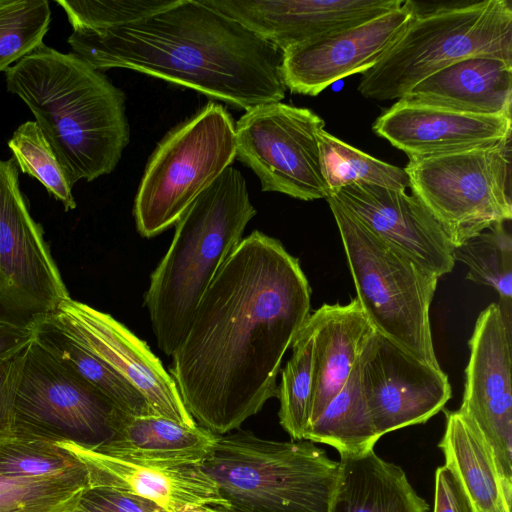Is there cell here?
Returning a JSON list of instances; mask_svg holds the SVG:
<instances>
[{
    "label": "cell",
    "mask_w": 512,
    "mask_h": 512,
    "mask_svg": "<svg viewBox=\"0 0 512 512\" xmlns=\"http://www.w3.org/2000/svg\"><path fill=\"white\" fill-rule=\"evenodd\" d=\"M310 302L298 258L278 239L255 230L241 240L172 354L170 375L197 425L226 435L278 396L282 359Z\"/></svg>",
    "instance_id": "1"
},
{
    "label": "cell",
    "mask_w": 512,
    "mask_h": 512,
    "mask_svg": "<svg viewBox=\"0 0 512 512\" xmlns=\"http://www.w3.org/2000/svg\"><path fill=\"white\" fill-rule=\"evenodd\" d=\"M73 53L93 68L131 69L248 111L286 94L283 52L202 0L176 2L124 26L72 31Z\"/></svg>",
    "instance_id": "2"
},
{
    "label": "cell",
    "mask_w": 512,
    "mask_h": 512,
    "mask_svg": "<svg viewBox=\"0 0 512 512\" xmlns=\"http://www.w3.org/2000/svg\"><path fill=\"white\" fill-rule=\"evenodd\" d=\"M72 186L111 173L129 143L125 94L74 53L44 43L5 70Z\"/></svg>",
    "instance_id": "3"
},
{
    "label": "cell",
    "mask_w": 512,
    "mask_h": 512,
    "mask_svg": "<svg viewBox=\"0 0 512 512\" xmlns=\"http://www.w3.org/2000/svg\"><path fill=\"white\" fill-rule=\"evenodd\" d=\"M256 215L241 172L227 167L177 221L145 295L159 349L172 356L216 274Z\"/></svg>",
    "instance_id": "4"
},
{
    "label": "cell",
    "mask_w": 512,
    "mask_h": 512,
    "mask_svg": "<svg viewBox=\"0 0 512 512\" xmlns=\"http://www.w3.org/2000/svg\"><path fill=\"white\" fill-rule=\"evenodd\" d=\"M223 512H329L339 462L308 440L274 441L249 431L218 436L201 464Z\"/></svg>",
    "instance_id": "5"
},
{
    "label": "cell",
    "mask_w": 512,
    "mask_h": 512,
    "mask_svg": "<svg viewBox=\"0 0 512 512\" xmlns=\"http://www.w3.org/2000/svg\"><path fill=\"white\" fill-rule=\"evenodd\" d=\"M512 61V8L507 0H483L416 12L403 34L369 70L359 93L399 100L427 76L466 58Z\"/></svg>",
    "instance_id": "6"
},
{
    "label": "cell",
    "mask_w": 512,
    "mask_h": 512,
    "mask_svg": "<svg viewBox=\"0 0 512 512\" xmlns=\"http://www.w3.org/2000/svg\"><path fill=\"white\" fill-rule=\"evenodd\" d=\"M337 224L357 297L374 331L421 362L441 369L430 323L438 277L370 231L333 197Z\"/></svg>",
    "instance_id": "7"
},
{
    "label": "cell",
    "mask_w": 512,
    "mask_h": 512,
    "mask_svg": "<svg viewBox=\"0 0 512 512\" xmlns=\"http://www.w3.org/2000/svg\"><path fill=\"white\" fill-rule=\"evenodd\" d=\"M235 158V123L221 104L209 102L169 131L149 158L135 197L140 235L151 238L175 225Z\"/></svg>",
    "instance_id": "8"
},
{
    "label": "cell",
    "mask_w": 512,
    "mask_h": 512,
    "mask_svg": "<svg viewBox=\"0 0 512 512\" xmlns=\"http://www.w3.org/2000/svg\"><path fill=\"white\" fill-rule=\"evenodd\" d=\"M511 137L492 146L410 157L409 187L454 248L483 230L510 221Z\"/></svg>",
    "instance_id": "9"
},
{
    "label": "cell",
    "mask_w": 512,
    "mask_h": 512,
    "mask_svg": "<svg viewBox=\"0 0 512 512\" xmlns=\"http://www.w3.org/2000/svg\"><path fill=\"white\" fill-rule=\"evenodd\" d=\"M120 411L34 339L26 347L14 433L95 447L111 439Z\"/></svg>",
    "instance_id": "10"
},
{
    "label": "cell",
    "mask_w": 512,
    "mask_h": 512,
    "mask_svg": "<svg viewBox=\"0 0 512 512\" xmlns=\"http://www.w3.org/2000/svg\"><path fill=\"white\" fill-rule=\"evenodd\" d=\"M324 126L307 108L281 102L257 106L235 123L236 157L254 171L263 192L326 199L319 149Z\"/></svg>",
    "instance_id": "11"
},
{
    "label": "cell",
    "mask_w": 512,
    "mask_h": 512,
    "mask_svg": "<svg viewBox=\"0 0 512 512\" xmlns=\"http://www.w3.org/2000/svg\"><path fill=\"white\" fill-rule=\"evenodd\" d=\"M69 297L20 191L15 159L0 160V308L13 321L32 323Z\"/></svg>",
    "instance_id": "12"
},
{
    "label": "cell",
    "mask_w": 512,
    "mask_h": 512,
    "mask_svg": "<svg viewBox=\"0 0 512 512\" xmlns=\"http://www.w3.org/2000/svg\"><path fill=\"white\" fill-rule=\"evenodd\" d=\"M48 316L78 344L135 387L154 415L187 426L197 425L186 410L170 373L149 346L125 325L71 297Z\"/></svg>",
    "instance_id": "13"
},
{
    "label": "cell",
    "mask_w": 512,
    "mask_h": 512,
    "mask_svg": "<svg viewBox=\"0 0 512 512\" xmlns=\"http://www.w3.org/2000/svg\"><path fill=\"white\" fill-rule=\"evenodd\" d=\"M361 381L378 436L423 424L451 398L442 369L429 366L373 332L359 357Z\"/></svg>",
    "instance_id": "14"
},
{
    "label": "cell",
    "mask_w": 512,
    "mask_h": 512,
    "mask_svg": "<svg viewBox=\"0 0 512 512\" xmlns=\"http://www.w3.org/2000/svg\"><path fill=\"white\" fill-rule=\"evenodd\" d=\"M463 399L458 409L490 444L499 472L512 483V329L498 303L478 316L469 340Z\"/></svg>",
    "instance_id": "15"
},
{
    "label": "cell",
    "mask_w": 512,
    "mask_h": 512,
    "mask_svg": "<svg viewBox=\"0 0 512 512\" xmlns=\"http://www.w3.org/2000/svg\"><path fill=\"white\" fill-rule=\"evenodd\" d=\"M416 12L405 0L397 8L283 52L282 77L292 93L316 96L338 80L372 68L397 42Z\"/></svg>",
    "instance_id": "16"
},
{
    "label": "cell",
    "mask_w": 512,
    "mask_h": 512,
    "mask_svg": "<svg viewBox=\"0 0 512 512\" xmlns=\"http://www.w3.org/2000/svg\"><path fill=\"white\" fill-rule=\"evenodd\" d=\"M282 52L356 26L403 0H202Z\"/></svg>",
    "instance_id": "17"
},
{
    "label": "cell",
    "mask_w": 512,
    "mask_h": 512,
    "mask_svg": "<svg viewBox=\"0 0 512 512\" xmlns=\"http://www.w3.org/2000/svg\"><path fill=\"white\" fill-rule=\"evenodd\" d=\"M370 231L440 278L454 267V246L414 195L375 185L352 184L329 193Z\"/></svg>",
    "instance_id": "18"
},
{
    "label": "cell",
    "mask_w": 512,
    "mask_h": 512,
    "mask_svg": "<svg viewBox=\"0 0 512 512\" xmlns=\"http://www.w3.org/2000/svg\"><path fill=\"white\" fill-rule=\"evenodd\" d=\"M55 443L85 467L89 488H108L155 502L168 512L208 506L217 510L223 500L217 486L201 464L155 465L134 463L95 449L62 440Z\"/></svg>",
    "instance_id": "19"
},
{
    "label": "cell",
    "mask_w": 512,
    "mask_h": 512,
    "mask_svg": "<svg viewBox=\"0 0 512 512\" xmlns=\"http://www.w3.org/2000/svg\"><path fill=\"white\" fill-rule=\"evenodd\" d=\"M372 128L410 158L498 144L512 136V118L466 114L400 99Z\"/></svg>",
    "instance_id": "20"
},
{
    "label": "cell",
    "mask_w": 512,
    "mask_h": 512,
    "mask_svg": "<svg viewBox=\"0 0 512 512\" xmlns=\"http://www.w3.org/2000/svg\"><path fill=\"white\" fill-rule=\"evenodd\" d=\"M401 100L466 114L511 116L512 61L463 59L427 76Z\"/></svg>",
    "instance_id": "21"
},
{
    "label": "cell",
    "mask_w": 512,
    "mask_h": 512,
    "mask_svg": "<svg viewBox=\"0 0 512 512\" xmlns=\"http://www.w3.org/2000/svg\"><path fill=\"white\" fill-rule=\"evenodd\" d=\"M307 323L313 335L314 364L309 426L347 381L374 329L356 298L346 305L323 304Z\"/></svg>",
    "instance_id": "22"
},
{
    "label": "cell",
    "mask_w": 512,
    "mask_h": 512,
    "mask_svg": "<svg viewBox=\"0 0 512 512\" xmlns=\"http://www.w3.org/2000/svg\"><path fill=\"white\" fill-rule=\"evenodd\" d=\"M217 437L199 425L187 426L157 415L134 416L120 411L111 439L91 448L134 463L193 465L207 459Z\"/></svg>",
    "instance_id": "23"
},
{
    "label": "cell",
    "mask_w": 512,
    "mask_h": 512,
    "mask_svg": "<svg viewBox=\"0 0 512 512\" xmlns=\"http://www.w3.org/2000/svg\"><path fill=\"white\" fill-rule=\"evenodd\" d=\"M438 446L476 512H511L512 483L501 476L490 444L469 417L446 411Z\"/></svg>",
    "instance_id": "24"
},
{
    "label": "cell",
    "mask_w": 512,
    "mask_h": 512,
    "mask_svg": "<svg viewBox=\"0 0 512 512\" xmlns=\"http://www.w3.org/2000/svg\"><path fill=\"white\" fill-rule=\"evenodd\" d=\"M329 512H429L428 503L410 484L404 470L374 449L341 455Z\"/></svg>",
    "instance_id": "25"
},
{
    "label": "cell",
    "mask_w": 512,
    "mask_h": 512,
    "mask_svg": "<svg viewBox=\"0 0 512 512\" xmlns=\"http://www.w3.org/2000/svg\"><path fill=\"white\" fill-rule=\"evenodd\" d=\"M34 324V340L117 409L134 416L154 415L135 387L78 344L48 315L34 321Z\"/></svg>",
    "instance_id": "26"
},
{
    "label": "cell",
    "mask_w": 512,
    "mask_h": 512,
    "mask_svg": "<svg viewBox=\"0 0 512 512\" xmlns=\"http://www.w3.org/2000/svg\"><path fill=\"white\" fill-rule=\"evenodd\" d=\"M379 439L363 390L358 359L340 391L306 428L303 440L329 445L341 456L373 450Z\"/></svg>",
    "instance_id": "27"
},
{
    "label": "cell",
    "mask_w": 512,
    "mask_h": 512,
    "mask_svg": "<svg viewBox=\"0 0 512 512\" xmlns=\"http://www.w3.org/2000/svg\"><path fill=\"white\" fill-rule=\"evenodd\" d=\"M453 259L467 266L466 279L491 287L498 293L502 316L512 329V237L505 222L456 246Z\"/></svg>",
    "instance_id": "28"
},
{
    "label": "cell",
    "mask_w": 512,
    "mask_h": 512,
    "mask_svg": "<svg viewBox=\"0 0 512 512\" xmlns=\"http://www.w3.org/2000/svg\"><path fill=\"white\" fill-rule=\"evenodd\" d=\"M89 488L83 464L34 477L0 479V512H76Z\"/></svg>",
    "instance_id": "29"
},
{
    "label": "cell",
    "mask_w": 512,
    "mask_h": 512,
    "mask_svg": "<svg viewBox=\"0 0 512 512\" xmlns=\"http://www.w3.org/2000/svg\"><path fill=\"white\" fill-rule=\"evenodd\" d=\"M319 149L322 175L328 193L352 184L403 191L409 187V178L404 169L372 157L325 129L319 133Z\"/></svg>",
    "instance_id": "30"
},
{
    "label": "cell",
    "mask_w": 512,
    "mask_h": 512,
    "mask_svg": "<svg viewBox=\"0 0 512 512\" xmlns=\"http://www.w3.org/2000/svg\"><path fill=\"white\" fill-rule=\"evenodd\" d=\"M278 386L279 422L293 440H303L314 389L313 335L307 320L295 337Z\"/></svg>",
    "instance_id": "31"
},
{
    "label": "cell",
    "mask_w": 512,
    "mask_h": 512,
    "mask_svg": "<svg viewBox=\"0 0 512 512\" xmlns=\"http://www.w3.org/2000/svg\"><path fill=\"white\" fill-rule=\"evenodd\" d=\"M50 17L46 0H0V71L43 43Z\"/></svg>",
    "instance_id": "32"
},
{
    "label": "cell",
    "mask_w": 512,
    "mask_h": 512,
    "mask_svg": "<svg viewBox=\"0 0 512 512\" xmlns=\"http://www.w3.org/2000/svg\"><path fill=\"white\" fill-rule=\"evenodd\" d=\"M8 147L23 173L36 178L66 211L76 208L73 186L35 121L21 124L8 141Z\"/></svg>",
    "instance_id": "33"
},
{
    "label": "cell",
    "mask_w": 512,
    "mask_h": 512,
    "mask_svg": "<svg viewBox=\"0 0 512 512\" xmlns=\"http://www.w3.org/2000/svg\"><path fill=\"white\" fill-rule=\"evenodd\" d=\"M82 463L54 441L14 433L0 443V479L42 476Z\"/></svg>",
    "instance_id": "34"
},
{
    "label": "cell",
    "mask_w": 512,
    "mask_h": 512,
    "mask_svg": "<svg viewBox=\"0 0 512 512\" xmlns=\"http://www.w3.org/2000/svg\"><path fill=\"white\" fill-rule=\"evenodd\" d=\"M176 0H58L72 31L124 26L172 6Z\"/></svg>",
    "instance_id": "35"
},
{
    "label": "cell",
    "mask_w": 512,
    "mask_h": 512,
    "mask_svg": "<svg viewBox=\"0 0 512 512\" xmlns=\"http://www.w3.org/2000/svg\"><path fill=\"white\" fill-rule=\"evenodd\" d=\"M76 512H168L155 502L108 488H88Z\"/></svg>",
    "instance_id": "36"
},
{
    "label": "cell",
    "mask_w": 512,
    "mask_h": 512,
    "mask_svg": "<svg viewBox=\"0 0 512 512\" xmlns=\"http://www.w3.org/2000/svg\"><path fill=\"white\" fill-rule=\"evenodd\" d=\"M24 351L0 360V443L14 435V405Z\"/></svg>",
    "instance_id": "37"
},
{
    "label": "cell",
    "mask_w": 512,
    "mask_h": 512,
    "mask_svg": "<svg viewBox=\"0 0 512 512\" xmlns=\"http://www.w3.org/2000/svg\"><path fill=\"white\" fill-rule=\"evenodd\" d=\"M433 512H476L458 478L446 465L435 472Z\"/></svg>",
    "instance_id": "38"
},
{
    "label": "cell",
    "mask_w": 512,
    "mask_h": 512,
    "mask_svg": "<svg viewBox=\"0 0 512 512\" xmlns=\"http://www.w3.org/2000/svg\"><path fill=\"white\" fill-rule=\"evenodd\" d=\"M35 324L20 323L0 316V360L14 356L33 341Z\"/></svg>",
    "instance_id": "39"
},
{
    "label": "cell",
    "mask_w": 512,
    "mask_h": 512,
    "mask_svg": "<svg viewBox=\"0 0 512 512\" xmlns=\"http://www.w3.org/2000/svg\"><path fill=\"white\" fill-rule=\"evenodd\" d=\"M182 512H223L221 510L214 509L208 506H200V507H189L183 510Z\"/></svg>",
    "instance_id": "40"
}]
</instances>
